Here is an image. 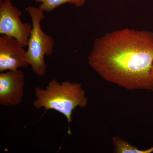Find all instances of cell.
Returning <instances> with one entry per match:
<instances>
[{
  "mask_svg": "<svg viewBox=\"0 0 153 153\" xmlns=\"http://www.w3.org/2000/svg\"><path fill=\"white\" fill-rule=\"evenodd\" d=\"M88 64L104 80L129 90H152L153 33L128 28L94 42Z\"/></svg>",
  "mask_w": 153,
  "mask_h": 153,
  "instance_id": "1",
  "label": "cell"
},
{
  "mask_svg": "<svg viewBox=\"0 0 153 153\" xmlns=\"http://www.w3.org/2000/svg\"><path fill=\"white\" fill-rule=\"evenodd\" d=\"M35 94L36 99L33 104L36 109L54 110L64 115L68 124L72 122L73 111L78 107L85 108L88 104L82 84L69 80L60 83L57 79H52L45 89L35 88Z\"/></svg>",
  "mask_w": 153,
  "mask_h": 153,
  "instance_id": "2",
  "label": "cell"
},
{
  "mask_svg": "<svg viewBox=\"0 0 153 153\" xmlns=\"http://www.w3.org/2000/svg\"><path fill=\"white\" fill-rule=\"evenodd\" d=\"M26 10L33 23L28 41L27 59L33 72L38 76H43L47 73V69L44 56H51L53 54L55 41L52 36L46 34L41 29V21L45 18L44 11L31 6L26 7Z\"/></svg>",
  "mask_w": 153,
  "mask_h": 153,
  "instance_id": "3",
  "label": "cell"
},
{
  "mask_svg": "<svg viewBox=\"0 0 153 153\" xmlns=\"http://www.w3.org/2000/svg\"><path fill=\"white\" fill-rule=\"evenodd\" d=\"M22 12L11 0H0V34L16 38L24 47H27L33 26L21 21Z\"/></svg>",
  "mask_w": 153,
  "mask_h": 153,
  "instance_id": "4",
  "label": "cell"
},
{
  "mask_svg": "<svg viewBox=\"0 0 153 153\" xmlns=\"http://www.w3.org/2000/svg\"><path fill=\"white\" fill-rule=\"evenodd\" d=\"M25 75L19 69L0 73V104L14 107L22 102L24 96Z\"/></svg>",
  "mask_w": 153,
  "mask_h": 153,
  "instance_id": "5",
  "label": "cell"
},
{
  "mask_svg": "<svg viewBox=\"0 0 153 153\" xmlns=\"http://www.w3.org/2000/svg\"><path fill=\"white\" fill-rule=\"evenodd\" d=\"M16 38L0 36V71L15 70L30 66L27 51Z\"/></svg>",
  "mask_w": 153,
  "mask_h": 153,
  "instance_id": "6",
  "label": "cell"
},
{
  "mask_svg": "<svg viewBox=\"0 0 153 153\" xmlns=\"http://www.w3.org/2000/svg\"><path fill=\"white\" fill-rule=\"evenodd\" d=\"M112 141L114 153H150L153 152V147L147 150L140 149L118 136L114 137Z\"/></svg>",
  "mask_w": 153,
  "mask_h": 153,
  "instance_id": "7",
  "label": "cell"
},
{
  "mask_svg": "<svg viewBox=\"0 0 153 153\" xmlns=\"http://www.w3.org/2000/svg\"><path fill=\"white\" fill-rule=\"evenodd\" d=\"M35 3H40L39 7L44 12H50L66 3L80 7L85 4L86 0H34Z\"/></svg>",
  "mask_w": 153,
  "mask_h": 153,
  "instance_id": "8",
  "label": "cell"
},
{
  "mask_svg": "<svg viewBox=\"0 0 153 153\" xmlns=\"http://www.w3.org/2000/svg\"><path fill=\"white\" fill-rule=\"evenodd\" d=\"M152 90L153 91V63L152 68Z\"/></svg>",
  "mask_w": 153,
  "mask_h": 153,
  "instance_id": "9",
  "label": "cell"
}]
</instances>
